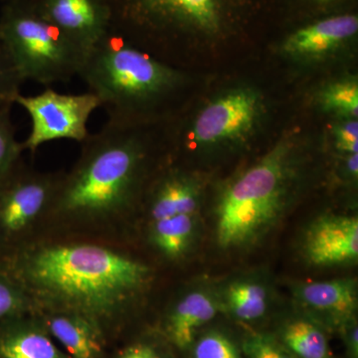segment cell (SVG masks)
<instances>
[{"label": "cell", "mask_w": 358, "mask_h": 358, "mask_svg": "<svg viewBox=\"0 0 358 358\" xmlns=\"http://www.w3.org/2000/svg\"><path fill=\"white\" fill-rule=\"evenodd\" d=\"M21 273L41 300L92 322L127 307L150 277L145 264L92 244L35 250L23 260Z\"/></svg>", "instance_id": "6da1fadb"}, {"label": "cell", "mask_w": 358, "mask_h": 358, "mask_svg": "<svg viewBox=\"0 0 358 358\" xmlns=\"http://www.w3.org/2000/svg\"><path fill=\"white\" fill-rule=\"evenodd\" d=\"M143 124L107 121L82 143L76 166L61 179L52 209L75 218H106L129 209L150 157Z\"/></svg>", "instance_id": "7a4b0ae2"}, {"label": "cell", "mask_w": 358, "mask_h": 358, "mask_svg": "<svg viewBox=\"0 0 358 358\" xmlns=\"http://www.w3.org/2000/svg\"><path fill=\"white\" fill-rule=\"evenodd\" d=\"M78 76L98 99L108 121L143 124L185 83L173 65L109 30L87 53Z\"/></svg>", "instance_id": "3957f363"}, {"label": "cell", "mask_w": 358, "mask_h": 358, "mask_svg": "<svg viewBox=\"0 0 358 358\" xmlns=\"http://www.w3.org/2000/svg\"><path fill=\"white\" fill-rule=\"evenodd\" d=\"M291 148L280 143L224 189L215 209V239L223 250L253 246L288 208L293 182Z\"/></svg>", "instance_id": "277c9868"}, {"label": "cell", "mask_w": 358, "mask_h": 358, "mask_svg": "<svg viewBox=\"0 0 358 358\" xmlns=\"http://www.w3.org/2000/svg\"><path fill=\"white\" fill-rule=\"evenodd\" d=\"M0 41L25 81L49 86L78 76L87 52L26 0L0 4Z\"/></svg>", "instance_id": "5b68a950"}, {"label": "cell", "mask_w": 358, "mask_h": 358, "mask_svg": "<svg viewBox=\"0 0 358 358\" xmlns=\"http://www.w3.org/2000/svg\"><path fill=\"white\" fill-rule=\"evenodd\" d=\"M110 29L159 59L173 42L195 33L213 34L224 0H107Z\"/></svg>", "instance_id": "8992f818"}, {"label": "cell", "mask_w": 358, "mask_h": 358, "mask_svg": "<svg viewBox=\"0 0 358 358\" xmlns=\"http://www.w3.org/2000/svg\"><path fill=\"white\" fill-rule=\"evenodd\" d=\"M15 103L27 112L31 120V131L23 150L34 154L44 143L57 140L83 143L89 136L87 124L100 102L93 94H62L47 87L34 96L16 98Z\"/></svg>", "instance_id": "52a82bcc"}, {"label": "cell", "mask_w": 358, "mask_h": 358, "mask_svg": "<svg viewBox=\"0 0 358 358\" xmlns=\"http://www.w3.org/2000/svg\"><path fill=\"white\" fill-rule=\"evenodd\" d=\"M261 113L258 94L240 89L219 96L200 112L183 136L190 147L237 140L255 126Z\"/></svg>", "instance_id": "ba28073f"}, {"label": "cell", "mask_w": 358, "mask_h": 358, "mask_svg": "<svg viewBox=\"0 0 358 358\" xmlns=\"http://www.w3.org/2000/svg\"><path fill=\"white\" fill-rule=\"evenodd\" d=\"M87 53L110 30L107 0H26Z\"/></svg>", "instance_id": "9c48e42d"}, {"label": "cell", "mask_w": 358, "mask_h": 358, "mask_svg": "<svg viewBox=\"0 0 358 358\" xmlns=\"http://www.w3.org/2000/svg\"><path fill=\"white\" fill-rule=\"evenodd\" d=\"M61 179L20 169L0 192V228L15 234L52 208Z\"/></svg>", "instance_id": "30bf717a"}, {"label": "cell", "mask_w": 358, "mask_h": 358, "mask_svg": "<svg viewBox=\"0 0 358 358\" xmlns=\"http://www.w3.org/2000/svg\"><path fill=\"white\" fill-rule=\"evenodd\" d=\"M303 252L308 263L315 267H334L357 262V216L329 214L315 219L306 232Z\"/></svg>", "instance_id": "8fae6325"}, {"label": "cell", "mask_w": 358, "mask_h": 358, "mask_svg": "<svg viewBox=\"0 0 358 358\" xmlns=\"http://www.w3.org/2000/svg\"><path fill=\"white\" fill-rule=\"evenodd\" d=\"M293 294L306 315L322 327L338 331L348 320L357 317L358 288L353 278L296 282Z\"/></svg>", "instance_id": "7c38bea8"}, {"label": "cell", "mask_w": 358, "mask_h": 358, "mask_svg": "<svg viewBox=\"0 0 358 358\" xmlns=\"http://www.w3.org/2000/svg\"><path fill=\"white\" fill-rule=\"evenodd\" d=\"M222 310L219 294L210 289H195L185 294L167 315L166 331L174 345L192 348L199 329Z\"/></svg>", "instance_id": "4fadbf2b"}, {"label": "cell", "mask_w": 358, "mask_h": 358, "mask_svg": "<svg viewBox=\"0 0 358 358\" xmlns=\"http://www.w3.org/2000/svg\"><path fill=\"white\" fill-rule=\"evenodd\" d=\"M358 31L357 15L327 18L289 35L282 49L289 56L313 58L336 50Z\"/></svg>", "instance_id": "5bb4252c"}, {"label": "cell", "mask_w": 358, "mask_h": 358, "mask_svg": "<svg viewBox=\"0 0 358 358\" xmlns=\"http://www.w3.org/2000/svg\"><path fill=\"white\" fill-rule=\"evenodd\" d=\"M200 194L196 179L181 171H169L152 188L150 200L152 221L183 214H197Z\"/></svg>", "instance_id": "9a60e30c"}, {"label": "cell", "mask_w": 358, "mask_h": 358, "mask_svg": "<svg viewBox=\"0 0 358 358\" xmlns=\"http://www.w3.org/2000/svg\"><path fill=\"white\" fill-rule=\"evenodd\" d=\"M49 331L64 346L71 358H99L102 352L98 329L82 315L66 313L47 322Z\"/></svg>", "instance_id": "2e32d148"}, {"label": "cell", "mask_w": 358, "mask_h": 358, "mask_svg": "<svg viewBox=\"0 0 358 358\" xmlns=\"http://www.w3.org/2000/svg\"><path fill=\"white\" fill-rule=\"evenodd\" d=\"M219 299L222 310L242 322L262 319L270 305L267 286L255 279H239L229 282L219 294Z\"/></svg>", "instance_id": "e0dca14e"}, {"label": "cell", "mask_w": 358, "mask_h": 358, "mask_svg": "<svg viewBox=\"0 0 358 358\" xmlns=\"http://www.w3.org/2000/svg\"><path fill=\"white\" fill-rule=\"evenodd\" d=\"M278 339L296 358H331L324 329L308 315L287 320Z\"/></svg>", "instance_id": "ac0fdd59"}, {"label": "cell", "mask_w": 358, "mask_h": 358, "mask_svg": "<svg viewBox=\"0 0 358 358\" xmlns=\"http://www.w3.org/2000/svg\"><path fill=\"white\" fill-rule=\"evenodd\" d=\"M152 223V244L167 258H180L192 247L197 230V214H183Z\"/></svg>", "instance_id": "d6986e66"}, {"label": "cell", "mask_w": 358, "mask_h": 358, "mask_svg": "<svg viewBox=\"0 0 358 358\" xmlns=\"http://www.w3.org/2000/svg\"><path fill=\"white\" fill-rule=\"evenodd\" d=\"M1 358H69L58 350L46 334L22 329L0 339Z\"/></svg>", "instance_id": "ffe728a7"}, {"label": "cell", "mask_w": 358, "mask_h": 358, "mask_svg": "<svg viewBox=\"0 0 358 358\" xmlns=\"http://www.w3.org/2000/svg\"><path fill=\"white\" fill-rule=\"evenodd\" d=\"M22 143L16 140L11 109L0 113V192L20 171Z\"/></svg>", "instance_id": "44dd1931"}, {"label": "cell", "mask_w": 358, "mask_h": 358, "mask_svg": "<svg viewBox=\"0 0 358 358\" xmlns=\"http://www.w3.org/2000/svg\"><path fill=\"white\" fill-rule=\"evenodd\" d=\"M320 107L326 112L357 120L358 85L355 80H343L329 85L319 95Z\"/></svg>", "instance_id": "7402d4cb"}, {"label": "cell", "mask_w": 358, "mask_h": 358, "mask_svg": "<svg viewBox=\"0 0 358 358\" xmlns=\"http://www.w3.org/2000/svg\"><path fill=\"white\" fill-rule=\"evenodd\" d=\"M192 348L193 358H244L229 336L214 329L195 338Z\"/></svg>", "instance_id": "603a6c76"}, {"label": "cell", "mask_w": 358, "mask_h": 358, "mask_svg": "<svg viewBox=\"0 0 358 358\" xmlns=\"http://www.w3.org/2000/svg\"><path fill=\"white\" fill-rule=\"evenodd\" d=\"M21 77L10 53L0 41V113L13 109L16 98L20 95Z\"/></svg>", "instance_id": "cb8c5ba5"}, {"label": "cell", "mask_w": 358, "mask_h": 358, "mask_svg": "<svg viewBox=\"0 0 358 358\" xmlns=\"http://www.w3.org/2000/svg\"><path fill=\"white\" fill-rule=\"evenodd\" d=\"M244 358H296L281 341L268 334H249L242 343Z\"/></svg>", "instance_id": "d4e9b609"}, {"label": "cell", "mask_w": 358, "mask_h": 358, "mask_svg": "<svg viewBox=\"0 0 358 358\" xmlns=\"http://www.w3.org/2000/svg\"><path fill=\"white\" fill-rule=\"evenodd\" d=\"M336 148L346 155L357 154V120H346L334 129Z\"/></svg>", "instance_id": "484cf974"}, {"label": "cell", "mask_w": 358, "mask_h": 358, "mask_svg": "<svg viewBox=\"0 0 358 358\" xmlns=\"http://www.w3.org/2000/svg\"><path fill=\"white\" fill-rule=\"evenodd\" d=\"M24 303L20 289L6 280L0 278V319L20 310Z\"/></svg>", "instance_id": "4316f807"}, {"label": "cell", "mask_w": 358, "mask_h": 358, "mask_svg": "<svg viewBox=\"0 0 358 358\" xmlns=\"http://www.w3.org/2000/svg\"><path fill=\"white\" fill-rule=\"evenodd\" d=\"M348 358H358V324L357 317L348 320L338 329Z\"/></svg>", "instance_id": "83f0119b"}, {"label": "cell", "mask_w": 358, "mask_h": 358, "mask_svg": "<svg viewBox=\"0 0 358 358\" xmlns=\"http://www.w3.org/2000/svg\"><path fill=\"white\" fill-rule=\"evenodd\" d=\"M117 358H166L159 348L152 343H136L122 350Z\"/></svg>", "instance_id": "f1b7e54d"}, {"label": "cell", "mask_w": 358, "mask_h": 358, "mask_svg": "<svg viewBox=\"0 0 358 358\" xmlns=\"http://www.w3.org/2000/svg\"><path fill=\"white\" fill-rule=\"evenodd\" d=\"M346 174L352 179H357L358 174V155L357 154L348 155L345 162Z\"/></svg>", "instance_id": "f546056e"}, {"label": "cell", "mask_w": 358, "mask_h": 358, "mask_svg": "<svg viewBox=\"0 0 358 358\" xmlns=\"http://www.w3.org/2000/svg\"><path fill=\"white\" fill-rule=\"evenodd\" d=\"M14 1V0H0V4L6 3V2Z\"/></svg>", "instance_id": "4dcf8cb0"}]
</instances>
